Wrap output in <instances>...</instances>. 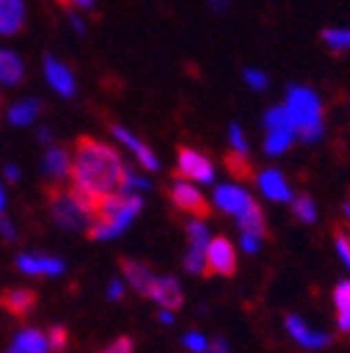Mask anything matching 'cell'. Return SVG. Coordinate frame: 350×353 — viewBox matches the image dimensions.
<instances>
[{"label": "cell", "instance_id": "6da1fadb", "mask_svg": "<svg viewBox=\"0 0 350 353\" xmlns=\"http://www.w3.org/2000/svg\"><path fill=\"white\" fill-rule=\"evenodd\" d=\"M125 172L127 165L113 145L88 138V135L76 140L72 157V174H69L72 187L86 199H91L96 206L110 194L123 192Z\"/></svg>", "mask_w": 350, "mask_h": 353}, {"label": "cell", "instance_id": "7a4b0ae2", "mask_svg": "<svg viewBox=\"0 0 350 353\" xmlns=\"http://www.w3.org/2000/svg\"><path fill=\"white\" fill-rule=\"evenodd\" d=\"M140 211H143V196L137 192L110 194L99 204L96 216L88 223V238L91 241H110V238L121 236Z\"/></svg>", "mask_w": 350, "mask_h": 353}, {"label": "cell", "instance_id": "3957f363", "mask_svg": "<svg viewBox=\"0 0 350 353\" xmlns=\"http://www.w3.org/2000/svg\"><path fill=\"white\" fill-rule=\"evenodd\" d=\"M285 108L289 113L291 123H294L296 135L304 143H316V140L323 138V132H326V116H323L321 99H318V94L313 88L301 86V83H291L287 88Z\"/></svg>", "mask_w": 350, "mask_h": 353}, {"label": "cell", "instance_id": "277c9868", "mask_svg": "<svg viewBox=\"0 0 350 353\" xmlns=\"http://www.w3.org/2000/svg\"><path fill=\"white\" fill-rule=\"evenodd\" d=\"M99 206L93 204L91 199H86L81 192H76L74 187L61 189L52 187L50 189V211L52 219L59 223L66 231H79V228L88 226L96 216Z\"/></svg>", "mask_w": 350, "mask_h": 353}, {"label": "cell", "instance_id": "5b68a950", "mask_svg": "<svg viewBox=\"0 0 350 353\" xmlns=\"http://www.w3.org/2000/svg\"><path fill=\"white\" fill-rule=\"evenodd\" d=\"M176 176L192 179V182L211 184L216 179V167L211 162V157L203 154L201 150L181 145L176 150Z\"/></svg>", "mask_w": 350, "mask_h": 353}, {"label": "cell", "instance_id": "8992f818", "mask_svg": "<svg viewBox=\"0 0 350 353\" xmlns=\"http://www.w3.org/2000/svg\"><path fill=\"white\" fill-rule=\"evenodd\" d=\"M169 201L174 204V209H179L181 214H192L194 219H208L211 216V206H208L206 196L198 192V187H194L189 179L176 176L169 187Z\"/></svg>", "mask_w": 350, "mask_h": 353}, {"label": "cell", "instance_id": "52a82bcc", "mask_svg": "<svg viewBox=\"0 0 350 353\" xmlns=\"http://www.w3.org/2000/svg\"><path fill=\"white\" fill-rule=\"evenodd\" d=\"M236 268H238V258L230 238L225 236L211 238L206 245V275L233 277L236 275Z\"/></svg>", "mask_w": 350, "mask_h": 353}, {"label": "cell", "instance_id": "ba28073f", "mask_svg": "<svg viewBox=\"0 0 350 353\" xmlns=\"http://www.w3.org/2000/svg\"><path fill=\"white\" fill-rule=\"evenodd\" d=\"M110 132H113V138L118 140V143L123 145V148L127 150V152L135 157V162L143 170H147V172H157L159 170V160H157V154L152 152V148H150L145 140H140L135 135V132H130L125 125H110Z\"/></svg>", "mask_w": 350, "mask_h": 353}, {"label": "cell", "instance_id": "9c48e42d", "mask_svg": "<svg viewBox=\"0 0 350 353\" xmlns=\"http://www.w3.org/2000/svg\"><path fill=\"white\" fill-rule=\"evenodd\" d=\"M44 79L50 83V88L61 99H74L76 96V79L74 72L56 57L47 54L44 57Z\"/></svg>", "mask_w": 350, "mask_h": 353}, {"label": "cell", "instance_id": "30bf717a", "mask_svg": "<svg viewBox=\"0 0 350 353\" xmlns=\"http://www.w3.org/2000/svg\"><path fill=\"white\" fill-rule=\"evenodd\" d=\"M28 6L25 0H0V37H12L25 28Z\"/></svg>", "mask_w": 350, "mask_h": 353}, {"label": "cell", "instance_id": "8fae6325", "mask_svg": "<svg viewBox=\"0 0 350 353\" xmlns=\"http://www.w3.org/2000/svg\"><path fill=\"white\" fill-rule=\"evenodd\" d=\"M214 201L220 211L238 216L252 204V196L245 192V189L236 187V184H220V187H216V192H214Z\"/></svg>", "mask_w": 350, "mask_h": 353}, {"label": "cell", "instance_id": "7c38bea8", "mask_svg": "<svg viewBox=\"0 0 350 353\" xmlns=\"http://www.w3.org/2000/svg\"><path fill=\"white\" fill-rule=\"evenodd\" d=\"M42 172L47 179L61 184L72 174V154L66 152V148H50L42 157Z\"/></svg>", "mask_w": 350, "mask_h": 353}, {"label": "cell", "instance_id": "4fadbf2b", "mask_svg": "<svg viewBox=\"0 0 350 353\" xmlns=\"http://www.w3.org/2000/svg\"><path fill=\"white\" fill-rule=\"evenodd\" d=\"M255 182L260 192L272 201H291V189L279 170H262L260 174H255Z\"/></svg>", "mask_w": 350, "mask_h": 353}, {"label": "cell", "instance_id": "5bb4252c", "mask_svg": "<svg viewBox=\"0 0 350 353\" xmlns=\"http://www.w3.org/2000/svg\"><path fill=\"white\" fill-rule=\"evenodd\" d=\"M17 268L25 275H44V277H56L64 272V263L59 258H50V255H20L17 258Z\"/></svg>", "mask_w": 350, "mask_h": 353}, {"label": "cell", "instance_id": "9a60e30c", "mask_svg": "<svg viewBox=\"0 0 350 353\" xmlns=\"http://www.w3.org/2000/svg\"><path fill=\"white\" fill-rule=\"evenodd\" d=\"M287 331H289V336L294 339L296 343L307 348H323L331 343V336L329 334H321V331H313L304 324V319L296 314H289L287 316Z\"/></svg>", "mask_w": 350, "mask_h": 353}, {"label": "cell", "instance_id": "2e32d148", "mask_svg": "<svg viewBox=\"0 0 350 353\" xmlns=\"http://www.w3.org/2000/svg\"><path fill=\"white\" fill-rule=\"evenodd\" d=\"M150 299L165 309H179L184 304V294L174 277H154V285L150 290Z\"/></svg>", "mask_w": 350, "mask_h": 353}, {"label": "cell", "instance_id": "e0dca14e", "mask_svg": "<svg viewBox=\"0 0 350 353\" xmlns=\"http://www.w3.org/2000/svg\"><path fill=\"white\" fill-rule=\"evenodd\" d=\"M34 304H37V294L32 290H25V287H12V290H6L0 294V307L15 316H28L34 309Z\"/></svg>", "mask_w": 350, "mask_h": 353}, {"label": "cell", "instance_id": "ac0fdd59", "mask_svg": "<svg viewBox=\"0 0 350 353\" xmlns=\"http://www.w3.org/2000/svg\"><path fill=\"white\" fill-rule=\"evenodd\" d=\"M121 270H123V275H125V280L132 285L135 292L150 297V290H152V285H154V275L150 272V268H145L143 263H135V260H130V258H123Z\"/></svg>", "mask_w": 350, "mask_h": 353}, {"label": "cell", "instance_id": "d6986e66", "mask_svg": "<svg viewBox=\"0 0 350 353\" xmlns=\"http://www.w3.org/2000/svg\"><path fill=\"white\" fill-rule=\"evenodd\" d=\"M25 79V61L12 50H0V83L17 86Z\"/></svg>", "mask_w": 350, "mask_h": 353}, {"label": "cell", "instance_id": "ffe728a7", "mask_svg": "<svg viewBox=\"0 0 350 353\" xmlns=\"http://www.w3.org/2000/svg\"><path fill=\"white\" fill-rule=\"evenodd\" d=\"M238 226H240V233L245 236H252V238H260L262 241L267 236V226H265V214L255 201L247 206L243 214H238Z\"/></svg>", "mask_w": 350, "mask_h": 353}, {"label": "cell", "instance_id": "44dd1931", "mask_svg": "<svg viewBox=\"0 0 350 353\" xmlns=\"http://www.w3.org/2000/svg\"><path fill=\"white\" fill-rule=\"evenodd\" d=\"M39 113H42V101L37 99H22L17 101V103L10 105V110H8V121L12 123V125H32L34 121L39 118Z\"/></svg>", "mask_w": 350, "mask_h": 353}, {"label": "cell", "instance_id": "7402d4cb", "mask_svg": "<svg viewBox=\"0 0 350 353\" xmlns=\"http://www.w3.org/2000/svg\"><path fill=\"white\" fill-rule=\"evenodd\" d=\"M12 348H17L20 353H50V341H47V334H42L39 329H22L17 331Z\"/></svg>", "mask_w": 350, "mask_h": 353}, {"label": "cell", "instance_id": "603a6c76", "mask_svg": "<svg viewBox=\"0 0 350 353\" xmlns=\"http://www.w3.org/2000/svg\"><path fill=\"white\" fill-rule=\"evenodd\" d=\"M321 42L329 47L331 54H350V28H326L321 30Z\"/></svg>", "mask_w": 350, "mask_h": 353}, {"label": "cell", "instance_id": "cb8c5ba5", "mask_svg": "<svg viewBox=\"0 0 350 353\" xmlns=\"http://www.w3.org/2000/svg\"><path fill=\"white\" fill-rule=\"evenodd\" d=\"M225 170L230 172L233 179H255V170H252L250 160H247L245 152H236V150H230L225 154Z\"/></svg>", "mask_w": 350, "mask_h": 353}, {"label": "cell", "instance_id": "d4e9b609", "mask_svg": "<svg viewBox=\"0 0 350 353\" xmlns=\"http://www.w3.org/2000/svg\"><path fill=\"white\" fill-rule=\"evenodd\" d=\"M294 132H287V130H267L265 132V152L277 157V154H285L287 150L291 148L294 143Z\"/></svg>", "mask_w": 350, "mask_h": 353}, {"label": "cell", "instance_id": "484cf974", "mask_svg": "<svg viewBox=\"0 0 350 353\" xmlns=\"http://www.w3.org/2000/svg\"><path fill=\"white\" fill-rule=\"evenodd\" d=\"M291 211L299 221L304 223H313L316 221V204H313V199L307 196V194H301V196H291Z\"/></svg>", "mask_w": 350, "mask_h": 353}, {"label": "cell", "instance_id": "4316f807", "mask_svg": "<svg viewBox=\"0 0 350 353\" xmlns=\"http://www.w3.org/2000/svg\"><path fill=\"white\" fill-rule=\"evenodd\" d=\"M184 268L194 275H206V248L201 245H189L184 258Z\"/></svg>", "mask_w": 350, "mask_h": 353}, {"label": "cell", "instance_id": "83f0119b", "mask_svg": "<svg viewBox=\"0 0 350 353\" xmlns=\"http://www.w3.org/2000/svg\"><path fill=\"white\" fill-rule=\"evenodd\" d=\"M186 236H189V245H201V248H206L208 241H211V233H208V226L203 223V219H194L186 226Z\"/></svg>", "mask_w": 350, "mask_h": 353}, {"label": "cell", "instance_id": "f1b7e54d", "mask_svg": "<svg viewBox=\"0 0 350 353\" xmlns=\"http://www.w3.org/2000/svg\"><path fill=\"white\" fill-rule=\"evenodd\" d=\"M47 341H50V351L54 353H64L66 346H69V331L64 329V326H52L50 331H47Z\"/></svg>", "mask_w": 350, "mask_h": 353}, {"label": "cell", "instance_id": "f546056e", "mask_svg": "<svg viewBox=\"0 0 350 353\" xmlns=\"http://www.w3.org/2000/svg\"><path fill=\"white\" fill-rule=\"evenodd\" d=\"M243 79H245V83L252 88V91H267L269 86V77L262 72V69H252V66H247L245 72H243Z\"/></svg>", "mask_w": 350, "mask_h": 353}, {"label": "cell", "instance_id": "4dcf8cb0", "mask_svg": "<svg viewBox=\"0 0 350 353\" xmlns=\"http://www.w3.org/2000/svg\"><path fill=\"white\" fill-rule=\"evenodd\" d=\"M228 140H230V148L236 150V152H245L247 154V138H245V130H243V125H238V123H230L228 125Z\"/></svg>", "mask_w": 350, "mask_h": 353}, {"label": "cell", "instance_id": "1f68e13d", "mask_svg": "<svg viewBox=\"0 0 350 353\" xmlns=\"http://www.w3.org/2000/svg\"><path fill=\"white\" fill-rule=\"evenodd\" d=\"M336 250L343 258V263L350 268V231H345L343 226L336 228Z\"/></svg>", "mask_w": 350, "mask_h": 353}, {"label": "cell", "instance_id": "d6a6232c", "mask_svg": "<svg viewBox=\"0 0 350 353\" xmlns=\"http://www.w3.org/2000/svg\"><path fill=\"white\" fill-rule=\"evenodd\" d=\"M333 302H336V309H338V314L340 312H350V280H343L336 287Z\"/></svg>", "mask_w": 350, "mask_h": 353}, {"label": "cell", "instance_id": "836d02e7", "mask_svg": "<svg viewBox=\"0 0 350 353\" xmlns=\"http://www.w3.org/2000/svg\"><path fill=\"white\" fill-rule=\"evenodd\" d=\"M184 346L189 348L192 353H203L208 348V343H206V339L201 336V334H196V331H189L184 336Z\"/></svg>", "mask_w": 350, "mask_h": 353}, {"label": "cell", "instance_id": "e575fe53", "mask_svg": "<svg viewBox=\"0 0 350 353\" xmlns=\"http://www.w3.org/2000/svg\"><path fill=\"white\" fill-rule=\"evenodd\" d=\"M103 353H135V343H132L130 336H121V339H115Z\"/></svg>", "mask_w": 350, "mask_h": 353}, {"label": "cell", "instance_id": "d590c367", "mask_svg": "<svg viewBox=\"0 0 350 353\" xmlns=\"http://www.w3.org/2000/svg\"><path fill=\"white\" fill-rule=\"evenodd\" d=\"M66 17H69V22H72V28L76 30L79 34H83V32H86V25H83V17H79L76 8L66 6Z\"/></svg>", "mask_w": 350, "mask_h": 353}, {"label": "cell", "instance_id": "8d00e7d4", "mask_svg": "<svg viewBox=\"0 0 350 353\" xmlns=\"http://www.w3.org/2000/svg\"><path fill=\"white\" fill-rule=\"evenodd\" d=\"M0 233H3V238H6V241H15V226H12V221L8 219V216H3L0 214Z\"/></svg>", "mask_w": 350, "mask_h": 353}, {"label": "cell", "instance_id": "74e56055", "mask_svg": "<svg viewBox=\"0 0 350 353\" xmlns=\"http://www.w3.org/2000/svg\"><path fill=\"white\" fill-rule=\"evenodd\" d=\"M240 243H243V250H245V253H258L260 250V238H252V236H245V233H243Z\"/></svg>", "mask_w": 350, "mask_h": 353}, {"label": "cell", "instance_id": "f35d334b", "mask_svg": "<svg viewBox=\"0 0 350 353\" xmlns=\"http://www.w3.org/2000/svg\"><path fill=\"white\" fill-rule=\"evenodd\" d=\"M123 294H125V287H123V282L121 280H113L108 285V297L110 299H121Z\"/></svg>", "mask_w": 350, "mask_h": 353}, {"label": "cell", "instance_id": "ab89813d", "mask_svg": "<svg viewBox=\"0 0 350 353\" xmlns=\"http://www.w3.org/2000/svg\"><path fill=\"white\" fill-rule=\"evenodd\" d=\"M66 6L76 8V10H91L93 6H96V0H64Z\"/></svg>", "mask_w": 350, "mask_h": 353}, {"label": "cell", "instance_id": "60d3db41", "mask_svg": "<svg viewBox=\"0 0 350 353\" xmlns=\"http://www.w3.org/2000/svg\"><path fill=\"white\" fill-rule=\"evenodd\" d=\"M230 3H233V0H208V6H211L214 12H225L230 8Z\"/></svg>", "mask_w": 350, "mask_h": 353}, {"label": "cell", "instance_id": "b9f144b4", "mask_svg": "<svg viewBox=\"0 0 350 353\" xmlns=\"http://www.w3.org/2000/svg\"><path fill=\"white\" fill-rule=\"evenodd\" d=\"M206 351H208V353H230V351H228V343H225L223 339H216V341L211 343V346H208Z\"/></svg>", "mask_w": 350, "mask_h": 353}, {"label": "cell", "instance_id": "7bdbcfd3", "mask_svg": "<svg viewBox=\"0 0 350 353\" xmlns=\"http://www.w3.org/2000/svg\"><path fill=\"white\" fill-rule=\"evenodd\" d=\"M338 329L343 331V334L350 331V312H340L338 314Z\"/></svg>", "mask_w": 350, "mask_h": 353}, {"label": "cell", "instance_id": "ee69618b", "mask_svg": "<svg viewBox=\"0 0 350 353\" xmlns=\"http://www.w3.org/2000/svg\"><path fill=\"white\" fill-rule=\"evenodd\" d=\"M6 179H10V182H17V179H20V170H17L15 165H8L6 167Z\"/></svg>", "mask_w": 350, "mask_h": 353}, {"label": "cell", "instance_id": "f6af8a7d", "mask_svg": "<svg viewBox=\"0 0 350 353\" xmlns=\"http://www.w3.org/2000/svg\"><path fill=\"white\" fill-rule=\"evenodd\" d=\"M37 138H39V143H52V130L50 128H39Z\"/></svg>", "mask_w": 350, "mask_h": 353}, {"label": "cell", "instance_id": "bcb514c9", "mask_svg": "<svg viewBox=\"0 0 350 353\" xmlns=\"http://www.w3.org/2000/svg\"><path fill=\"white\" fill-rule=\"evenodd\" d=\"M157 316H159V321H162V324H172V321H174V316H172V309H162Z\"/></svg>", "mask_w": 350, "mask_h": 353}, {"label": "cell", "instance_id": "7dc6e473", "mask_svg": "<svg viewBox=\"0 0 350 353\" xmlns=\"http://www.w3.org/2000/svg\"><path fill=\"white\" fill-rule=\"evenodd\" d=\"M6 211V192H3V187H0V214Z\"/></svg>", "mask_w": 350, "mask_h": 353}, {"label": "cell", "instance_id": "c3c4849f", "mask_svg": "<svg viewBox=\"0 0 350 353\" xmlns=\"http://www.w3.org/2000/svg\"><path fill=\"white\" fill-rule=\"evenodd\" d=\"M343 214H345V219L350 221V201H345V204H343Z\"/></svg>", "mask_w": 350, "mask_h": 353}, {"label": "cell", "instance_id": "681fc988", "mask_svg": "<svg viewBox=\"0 0 350 353\" xmlns=\"http://www.w3.org/2000/svg\"><path fill=\"white\" fill-rule=\"evenodd\" d=\"M8 353H20V351H17V348H10V351H8Z\"/></svg>", "mask_w": 350, "mask_h": 353}]
</instances>
